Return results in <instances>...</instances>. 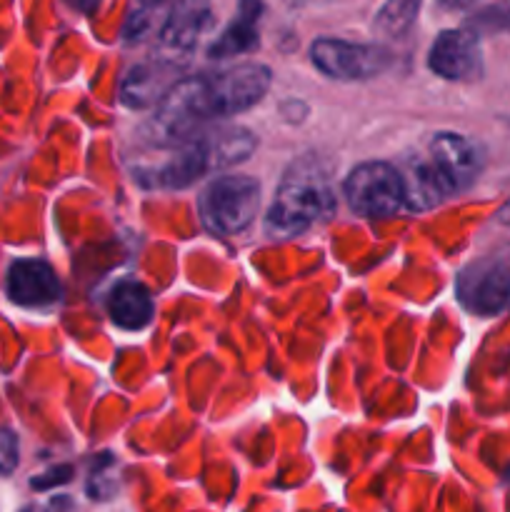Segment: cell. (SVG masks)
Wrapping results in <instances>:
<instances>
[{"label": "cell", "instance_id": "cell-23", "mask_svg": "<svg viewBox=\"0 0 510 512\" xmlns=\"http://www.w3.org/2000/svg\"><path fill=\"white\" fill-rule=\"evenodd\" d=\"M498 220H500V223L510 225V200H508V203L503 205V208L498 210Z\"/></svg>", "mask_w": 510, "mask_h": 512}, {"label": "cell", "instance_id": "cell-20", "mask_svg": "<svg viewBox=\"0 0 510 512\" xmlns=\"http://www.w3.org/2000/svg\"><path fill=\"white\" fill-rule=\"evenodd\" d=\"M70 475H73V470H70L68 465H58V468H50L48 473L35 475V478L30 480V488H33V490H48V488H53V485L68 483Z\"/></svg>", "mask_w": 510, "mask_h": 512}, {"label": "cell", "instance_id": "cell-5", "mask_svg": "<svg viewBox=\"0 0 510 512\" xmlns=\"http://www.w3.org/2000/svg\"><path fill=\"white\" fill-rule=\"evenodd\" d=\"M343 193L350 210L370 220L390 218L405 208L398 168L383 160H368L350 170Z\"/></svg>", "mask_w": 510, "mask_h": 512}, {"label": "cell", "instance_id": "cell-18", "mask_svg": "<svg viewBox=\"0 0 510 512\" xmlns=\"http://www.w3.org/2000/svg\"><path fill=\"white\" fill-rule=\"evenodd\" d=\"M118 463H115L113 455H103L93 463V470L88 475V495L93 500H108L113 498L115 490H118V473H115Z\"/></svg>", "mask_w": 510, "mask_h": 512}, {"label": "cell", "instance_id": "cell-13", "mask_svg": "<svg viewBox=\"0 0 510 512\" xmlns=\"http://www.w3.org/2000/svg\"><path fill=\"white\" fill-rule=\"evenodd\" d=\"M210 23H213V15L205 5H170V13L158 35L160 45L170 53H190L210 28Z\"/></svg>", "mask_w": 510, "mask_h": 512}, {"label": "cell", "instance_id": "cell-16", "mask_svg": "<svg viewBox=\"0 0 510 512\" xmlns=\"http://www.w3.org/2000/svg\"><path fill=\"white\" fill-rule=\"evenodd\" d=\"M168 13L170 5H138V8H133L128 20H125V40H128V43H140V40L150 38V35H160Z\"/></svg>", "mask_w": 510, "mask_h": 512}, {"label": "cell", "instance_id": "cell-9", "mask_svg": "<svg viewBox=\"0 0 510 512\" xmlns=\"http://www.w3.org/2000/svg\"><path fill=\"white\" fill-rule=\"evenodd\" d=\"M428 68L445 80H473L483 70L480 40L468 28H450L435 35L428 50Z\"/></svg>", "mask_w": 510, "mask_h": 512}, {"label": "cell", "instance_id": "cell-7", "mask_svg": "<svg viewBox=\"0 0 510 512\" xmlns=\"http://www.w3.org/2000/svg\"><path fill=\"white\" fill-rule=\"evenodd\" d=\"M310 60L320 73L333 80H368L393 65V53L380 43L318 38L310 45Z\"/></svg>", "mask_w": 510, "mask_h": 512}, {"label": "cell", "instance_id": "cell-19", "mask_svg": "<svg viewBox=\"0 0 510 512\" xmlns=\"http://www.w3.org/2000/svg\"><path fill=\"white\" fill-rule=\"evenodd\" d=\"M20 445L18 435L8 428H0V475H10L18 468Z\"/></svg>", "mask_w": 510, "mask_h": 512}, {"label": "cell", "instance_id": "cell-4", "mask_svg": "<svg viewBox=\"0 0 510 512\" xmlns=\"http://www.w3.org/2000/svg\"><path fill=\"white\" fill-rule=\"evenodd\" d=\"M260 208V183L250 175H223L210 180L198 200L205 230L233 238L250 228Z\"/></svg>", "mask_w": 510, "mask_h": 512}, {"label": "cell", "instance_id": "cell-2", "mask_svg": "<svg viewBox=\"0 0 510 512\" xmlns=\"http://www.w3.org/2000/svg\"><path fill=\"white\" fill-rule=\"evenodd\" d=\"M258 140L238 125L203 128L193 138L173 145H155L133 163V178L145 190H185L210 170L243 163Z\"/></svg>", "mask_w": 510, "mask_h": 512}, {"label": "cell", "instance_id": "cell-6", "mask_svg": "<svg viewBox=\"0 0 510 512\" xmlns=\"http://www.w3.org/2000/svg\"><path fill=\"white\" fill-rule=\"evenodd\" d=\"M455 295L468 313L500 315L510 308V255H490L460 270Z\"/></svg>", "mask_w": 510, "mask_h": 512}, {"label": "cell", "instance_id": "cell-14", "mask_svg": "<svg viewBox=\"0 0 510 512\" xmlns=\"http://www.w3.org/2000/svg\"><path fill=\"white\" fill-rule=\"evenodd\" d=\"M113 323L123 330H143L153 318V298L138 280H123L113 288L108 300Z\"/></svg>", "mask_w": 510, "mask_h": 512}, {"label": "cell", "instance_id": "cell-11", "mask_svg": "<svg viewBox=\"0 0 510 512\" xmlns=\"http://www.w3.org/2000/svg\"><path fill=\"white\" fill-rule=\"evenodd\" d=\"M178 65L168 58H150L133 65L120 83V100L128 108H148L163 103L165 95L180 83Z\"/></svg>", "mask_w": 510, "mask_h": 512}, {"label": "cell", "instance_id": "cell-15", "mask_svg": "<svg viewBox=\"0 0 510 512\" xmlns=\"http://www.w3.org/2000/svg\"><path fill=\"white\" fill-rule=\"evenodd\" d=\"M260 5L243 3L238 8V15L230 20L228 28L218 35V40H213V45L208 48V55L215 60L233 58V55L250 53L253 48H258V23H260Z\"/></svg>", "mask_w": 510, "mask_h": 512}, {"label": "cell", "instance_id": "cell-8", "mask_svg": "<svg viewBox=\"0 0 510 512\" xmlns=\"http://www.w3.org/2000/svg\"><path fill=\"white\" fill-rule=\"evenodd\" d=\"M425 153L430 155L433 165L438 168L440 178L448 183L453 195L470 188L485 163L480 145L460 133H435L428 140Z\"/></svg>", "mask_w": 510, "mask_h": 512}, {"label": "cell", "instance_id": "cell-3", "mask_svg": "<svg viewBox=\"0 0 510 512\" xmlns=\"http://www.w3.org/2000/svg\"><path fill=\"white\" fill-rule=\"evenodd\" d=\"M333 208L335 193L328 168L315 155H303L288 165L275 190L265 215V233L273 240H290L323 223Z\"/></svg>", "mask_w": 510, "mask_h": 512}, {"label": "cell", "instance_id": "cell-10", "mask_svg": "<svg viewBox=\"0 0 510 512\" xmlns=\"http://www.w3.org/2000/svg\"><path fill=\"white\" fill-rule=\"evenodd\" d=\"M5 295L20 308H50L60 300V280L45 260H15L5 275Z\"/></svg>", "mask_w": 510, "mask_h": 512}, {"label": "cell", "instance_id": "cell-17", "mask_svg": "<svg viewBox=\"0 0 510 512\" xmlns=\"http://www.w3.org/2000/svg\"><path fill=\"white\" fill-rule=\"evenodd\" d=\"M420 5L418 3H388L375 13L373 18V30L383 38H400L403 33H408L410 25L415 23V15H418Z\"/></svg>", "mask_w": 510, "mask_h": 512}, {"label": "cell", "instance_id": "cell-22", "mask_svg": "<svg viewBox=\"0 0 510 512\" xmlns=\"http://www.w3.org/2000/svg\"><path fill=\"white\" fill-rule=\"evenodd\" d=\"M20 512H70V500L68 498H53V500H48V503L25 505Z\"/></svg>", "mask_w": 510, "mask_h": 512}, {"label": "cell", "instance_id": "cell-21", "mask_svg": "<svg viewBox=\"0 0 510 512\" xmlns=\"http://www.w3.org/2000/svg\"><path fill=\"white\" fill-rule=\"evenodd\" d=\"M480 25L488 28H508L510 30V5H500V8H488L478 15Z\"/></svg>", "mask_w": 510, "mask_h": 512}, {"label": "cell", "instance_id": "cell-1", "mask_svg": "<svg viewBox=\"0 0 510 512\" xmlns=\"http://www.w3.org/2000/svg\"><path fill=\"white\" fill-rule=\"evenodd\" d=\"M268 65L243 63L218 73L185 78L170 90L148 123V148L193 138L208 120L240 115L258 105L270 90Z\"/></svg>", "mask_w": 510, "mask_h": 512}, {"label": "cell", "instance_id": "cell-12", "mask_svg": "<svg viewBox=\"0 0 510 512\" xmlns=\"http://www.w3.org/2000/svg\"><path fill=\"white\" fill-rule=\"evenodd\" d=\"M395 168H398L400 183H403V198L408 210L420 213V210L433 208V205L443 203L448 195H453L425 150L405 155L403 163Z\"/></svg>", "mask_w": 510, "mask_h": 512}]
</instances>
